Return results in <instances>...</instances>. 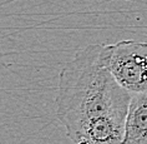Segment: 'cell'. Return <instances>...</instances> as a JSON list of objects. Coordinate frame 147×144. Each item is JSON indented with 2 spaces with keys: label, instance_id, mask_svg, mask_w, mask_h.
Here are the masks:
<instances>
[{
  "label": "cell",
  "instance_id": "6da1fadb",
  "mask_svg": "<svg viewBox=\"0 0 147 144\" xmlns=\"http://www.w3.org/2000/svg\"><path fill=\"white\" fill-rule=\"evenodd\" d=\"M107 45L76 51L59 74L55 114L75 144H120L132 94L112 76Z\"/></svg>",
  "mask_w": 147,
  "mask_h": 144
},
{
  "label": "cell",
  "instance_id": "7a4b0ae2",
  "mask_svg": "<svg viewBox=\"0 0 147 144\" xmlns=\"http://www.w3.org/2000/svg\"><path fill=\"white\" fill-rule=\"evenodd\" d=\"M106 59L121 87L131 94L147 93V43L121 40L107 45Z\"/></svg>",
  "mask_w": 147,
  "mask_h": 144
},
{
  "label": "cell",
  "instance_id": "3957f363",
  "mask_svg": "<svg viewBox=\"0 0 147 144\" xmlns=\"http://www.w3.org/2000/svg\"><path fill=\"white\" fill-rule=\"evenodd\" d=\"M120 144H147V93L132 94Z\"/></svg>",
  "mask_w": 147,
  "mask_h": 144
}]
</instances>
